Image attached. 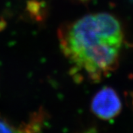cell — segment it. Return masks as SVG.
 I'll use <instances>...</instances> for the list:
<instances>
[{
	"instance_id": "cell-1",
	"label": "cell",
	"mask_w": 133,
	"mask_h": 133,
	"mask_svg": "<svg viewBox=\"0 0 133 133\" xmlns=\"http://www.w3.org/2000/svg\"><path fill=\"white\" fill-rule=\"evenodd\" d=\"M58 40L74 76L99 82L118 67L124 32L113 15L95 13L63 25Z\"/></svg>"
},
{
	"instance_id": "cell-2",
	"label": "cell",
	"mask_w": 133,
	"mask_h": 133,
	"mask_svg": "<svg viewBox=\"0 0 133 133\" xmlns=\"http://www.w3.org/2000/svg\"><path fill=\"white\" fill-rule=\"evenodd\" d=\"M122 107V101L116 91L108 87L98 91L91 101V110L102 120H111L117 116Z\"/></svg>"
},
{
	"instance_id": "cell-3",
	"label": "cell",
	"mask_w": 133,
	"mask_h": 133,
	"mask_svg": "<svg viewBox=\"0 0 133 133\" xmlns=\"http://www.w3.org/2000/svg\"><path fill=\"white\" fill-rule=\"evenodd\" d=\"M41 120L37 114L29 123L18 127L0 117V133H38L40 130Z\"/></svg>"
},
{
	"instance_id": "cell-4",
	"label": "cell",
	"mask_w": 133,
	"mask_h": 133,
	"mask_svg": "<svg viewBox=\"0 0 133 133\" xmlns=\"http://www.w3.org/2000/svg\"><path fill=\"white\" fill-rule=\"evenodd\" d=\"M76 1L81 2V3H86V2L90 1V0H76Z\"/></svg>"
}]
</instances>
